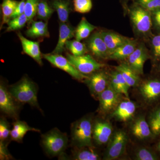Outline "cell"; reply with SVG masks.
<instances>
[{
  "instance_id": "obj_34",
  "label": "cell",
  "mask_w": 160,
  "mask_h": 160,
  "mask_svg": "<svg viewBox=\"0 0 160 160\" xmlns=\"http://www.w3.org/2000/svg\"><path fill=\"white\" fill-rule=\"evenodd\" d=\"M133 2L152 12L160 8V0H132Z\"/></svg>"
},
{
  "instance_id": "obj_9",
  "label": "cell",
  "mask_w": 160,
  "mask_h": 160,
  "mask_svg": "<svg viewBox=\"0 0 160 160\" xmlns=\"http://www.w3.org/2000/svg\"><path fill=\"white\" fill-rule=\"evenodd\" d=\"M85 80L92 93L95 96H99L109 85V76L101 69L87 76Z\"/></svg>"
},
{
  "instance_id": "obj_20",
  "label": "cell",
  "mask_w": 160,
  "mask_h": 160,
  "mask_svg": "<svg viewBox=\"0 0 160 160\" xmlns=\"http://www.w3.org/2000/svg\"><path fill=\"white\" fill-rule=\"evenodd\" d=\"M136 105L131 101H123L119 103L114 110L113 116L120 121H128L134 114Z\"/></svg>"
},
{
  "instance_id": "obj_3",
  "label": "cell",
  "mask_w": 160,
  "mask_h": 160,
  "mask_svg": "<svg viewBox=\"0 0 160 160\" xmlns=\"http://www.w3.org/2000/svg\"><path fill=\"white\" fill-rule=\"evenodd\" d=\"M68 143L67 135L57 128L51 129L42 136V146L46 153L51 156H57L63 153Z\"/></svg>"
},
{
  "instance_id": "obj_21",
  "label": "cell",
  "mask_w": 160,
  "mask_h": 160,
  "mask_svg": "<svg viewBox=\"0 0 160 160\" xmlns=\"http://www.w3.org/2000/svg\"><path fill=\"white\" fill-rule=\"evenodd\" d=\"M12 125L13 128L10 132V139L12 141H15L18 142H22L23 138L28 132H40L39 129L30 127L24 121H17Z\"/></svg>"
},
{
  "instance_id": "obj_41",
  "label": "cell",
  "mask_w": 160,
  "mask_h": 160,
  "mask_svg": "<svg viewBox=\"0 0 160 160\" xmlns=\"http://www.w3.org/2000/svg\"><path fill=\"white\" fill-rule=\"evenodd\" d=\"M7 148L6 142L0 141V158L1 160H9L11 158Z\"/></svg>"
},
{
  "instance_id": "obj_45",
  "label": "cell",
  "mask_w": 160,
  "mask_h": 160,
  "mask_svg": "<svg viewBox=\"0 0 160 160\" xmlns=\"http://www.w3.org/2000/svg\"><path fill=\"white\" fill-rule=\"evenodd\" d=\"M158 148H159V151H160V142L159 143Z\"/></svg>"
},
{
  "instance_id": "obj_1",
  "label": "cell",
  "mask_w": 160,
  "mask_h": 160,
  "mask_svg": "<svg viewBox=\"0 0 160 160\" xmlns=\"http://www.w3.org/2000/svg\"><path fill=\"white\" fill-rule=\"evenodd\" d=\"M125 12L129 16L133 32L138 38L144 41L149 39L152 34L151 12L133 2Z\"/></svg>"
},
{
  "instance_id": "obj_29",
  "label": "cell",
  "mask_w": 160,
  "mask_h": 160,
  "mask_svg": "<svg viewBox=\"0 0 160 160\" xmlns=\"http://www.w3.org/2000/svg\"><path fill=\"white\" fill-rule=\"evenodd\" d=\"M66 48L75 56H80L89 52L86 44L76 39L67 41Z\"/></svg>"
},
{
  "instance_id": "obj_25",
  "label": "cell",
  "mask_w": 160,
  "mask_h": 160,
  "mask_svg": "<svg viewBox=\"0 0 160 160\" xmlns=\"http://www.w3.org/2000/svg\"><path fill=\"white\" fill-rule=\"evenodd\" d=\"M97 28L96 26L89 22L86 18L83 17L75 29V38L81 41L89 37L92 32Z\"/></svg>"
},
{
  "instance_id": "obj_27",
  "label": "cell",
  "mask_w": 160,
  "mask_h": 160,
  "mask_svg": "<svg viewBox=\"0 0 160 160\" xmlns=\"http://www.w3.org/2000/svg\"><path fill=\"white\" fill-rule=\"evenodd\" d=\"M82 149L75 151L73 159L77 160H99V155L91 147H81Z\"/></svg>"
},
{
  "instance_id": "obj_11",
  "label": "cell",
  "mask_w": 160,
  "mask_h": 160,
  "mask_svg": "<svg viewBox=\"0 0 160 160\" xmlns=\"http://www.w3.org/2000/svg\"><path fill=\"white\" fill-rule=\"evenodd\" d=\"M12 96L4 83L0 84V109L10 117L17 118L18 108Z\"/></svg>"
},
{
  "instance_id": "obj_16",
  "label": "cell",
  "mask_w": 160,
  "mask_h": 160,
  "mask_svg": "<svg viewBox=\"0 0 160 160\" xmlns=\"http://www.w3.org/2000/svg\"><path fill=\"white\" fill-rule=\"evenodd\" d=\"M100 32L109 50V54L130 39L111 30H101Z\"/></svg>"
},
{
  "instance_id": "obj_19",
  "label": "cell",
  "mask_w": 160,
  "mask_h": 160,
  "mask_svg": "<svg viewBox=\"0 0 160 160\" xmlns=\"http://www.w3.org/2000/svg\"><path fill=\"white\" fill-rule=\"evenodd\" d=\"M50 5L57 12L60 22H68L69 15L72 11L70 0H52Z\"/></svg>"
},
{
  "instance_id": "obj_33",
  "label": "cell",
  "mask_w": 160,
  "mask_h": 160,
  "mask_svg": "<svg viewBox=\"0 0 160 160\" xmlns=\"http://www.w3.org/2000/svg\"><path fill=\"white\" fill-rule=\"evenodd\" d=\"M74 11L81 13L89 12L92 9L91 0H73Z\"/></svg>"
},
{
  "instance_id": "obj_10",
  "label": "cell",
  "mask_w": 160,
  "mask_h": 160,
  "mask_svg": "<svg viewBox=\"0 0 160 160\" xmlns=\"http://www.w3.org/2000/svg\"><path fill=\"white\" fill-rule=\"evenodd\" d=\"M127 136L123 131L117 132L112 139L111 142L106 152V160L116 159L124 152L127 144Z\"/></svg>"
},
{
  "instance_id": "obj_32",
  "label": "cell",
  "mask_w": 160,
  "mask_h": 160,
  "mask_svg": "<svg viewBox=\"0 0 160 160\" xmlns=\"http://www.w3.org/2000/svg\"><path fill=\"white\" fill-rule=\"evenodd\" d=\"M39 1L40 0H26L24 13L27 17L29 22H31L32 19L36 16Z\"/></svg>"
},
{
  "instance_id": "obj_8",
  "label": "cell",
  "mask_w": 160,
  "mask_h": 160,
  "mask_svg": "<svg viewBox=\"0 0 160 160\" xmlns=\"http://www.w3.org/2000/svg\"><path fill=\"white\" fill-rule=\"evenodd\" d=\"M85 44L88 51L95 57L100 59H108L109 50L102 37L100 30L92 33L86 40Z\"/></svg>"
},
{
  "instance_id": "obj_15",
  "label": "cell",
  "mask_w": 160,
  "mask_h": 160,
  "mask_svg": "<svg viewBox=\"0 0 160 160\" xmlns=\"http://www.w3.org/2000/svg\"><path fill=\"white\" fill-rule=\"evenodd\" d=\"M112 133V126L107 122L98 121L92 128V137L99 145L107 143L111 137Z\"/></svg>"
},
{
  "instance_id": "obj_17",
  "label": "cell",
  "mask_w": 160,
  "mask_h": 160,
  "mask_svg": "<svg viewBox=\"0 0 160 160\" xmlns=\"http://www.w3.org/2000/svg\"><path fill=\"white\" fill-rule=\"evenodd\" d=\"M138 40L130 38L122 45L118 47L109 54L108 59L115 60H126L135 50L138 44Z\"/></svg>"
},
{
  "instance_id": "obj_7",
  "label": "cell",
  "mask_w": 160,
  "mask_h": 160,
  "mask_svg": "<svg viewBox=\"0 0 160 160\" xmlns=\"http://www.w3.org/2000/svg\"><path fill=\"white\" fill-rule=\"evenodd\" d=\"M151 58L149 49L145 43L139 42L135 50L126 59V63L138 74H143L144 65L146 61Z\"/></svg>"
},
{
  "instance_id": "obj_5",
  "label": "cell",
  "mask_w": 160,
  "mask_h": 160,
  "mask_svg": "<svg viewBox=\"0 0 160 160\" xmlns=\"http://www.w3.org/2000/svg\"><path fill=\"white\" fill-rule=\"evenodd\" d=\"M66 58L78 71L84 75L92 74L105 66L104 64L98 62L92 56L88 54L75 56L67 53Z\"/></svg>"
},
{
  "instance_id": "obj_42",
  "label": "cell",
  "mask_w": 160,
  "mask_h": 160,
  "mask_svg": "<svg viewBox=\"0 0 160 160\" xmlns=\"http://www.w3.org/2000/svg\"><path fill=\"white\" fill-rule=\"evenodd\" d=\"M26 2V0H22L19 2L17 7L16 8L13 14L12 15L11 19L18 17L21 15L24 14L25 12Z\"/></svg>"
},
{
  "instance_id": "obj_36",
  "label": "cell",
  "mask_w": 160,
  "mask_h": 160,
  "mask_svg": "<svg viewBox=\"0 0 160 160\" xmlns=\"http://www.w3.org/2000/svg\"><path fill=\"white\" fill-rule=\"evenodd\" d=\"M11 130L9 123L6 119L1 118L0 120V141L6 142L10 136Z\"/></svg>"
},
{
  "instance_id": "obj_4",
  "label": "cell",
  "mask_w": 160,
  "mask_h": 160,
  "mask_svg": "<svg viewBox=\"0 0 160 160\" xmlns=\"http://www.w3.org/2000/svg\"><path fill=\"white\" fill-rule=\"evenodd\" d=\"M92 125L91 119L83 118L72 124L71 136L73 144L78 147L92 146Z\"/></svg>"
},
{
  "instance_id": "obj_38",
  "label": "cell",
  "mask_w": 160,
  "mask_h": 160,
  "mask_svg": "<svg viewBox=\"0 0 160 160\" xmlns=\"http://www.w3.org/2000/svg\"><path fill=\"white\" fill-rule=\"evenodd\" d=\"M152 29L156 32H160V8L151 12Z\"/></svg>"
},
{
  "instance_id": "obj_43",
  "label": "cell",
  "mask_w": 160,
  "mask_h": 160,
  "mask_svg": "<svg viewBox=\"0 0 160 160\" xmlns=\"http://www.w3.org/2000/svg\"><path fill=\"white\" fill-rule=\"evenodd\" d=\"M130 1V0H120V2L122 4L123 9H124V12H125L128 8V6H129L128 5V3Z\"/></svg>"
},
{
  "instance_id": "obj_24",
  "label": "cell",
  "mask_w": 160,
  "mask_h": 160,
  "mask_svg": "<svg viewBox=\"0 0 160 160\" xmlns=\"http://www.w3.org/2000/svg\"><path fill=\"white\" fill-rule=\"evenodd\" d=\"M132 133L141 139L149 137L151 134L150 126L143 118H140L135 122L132 128Z\"/></svg>"
},
{
  "instance_id": "obj_22",
  "label": "cell",
  "mask_w": 160,
  "mask_h": 160,
  "mask_svg": "<svg viewBox=\"0 0 160 160\" xmlns=\"http://www.w3.org/2000/svg\"><path fill=\"white\" fill-rule=\"evenodd\" d=\"M110 83L112 88L120 94L129 97V86L122 74L117 70L112 71L110 75Z\"/></svg>"
},
{
  "instance_id": "obj_2",
  "label": "cell",
  "mask_w": 160,
  "mask_h": 160,
  "mask_svg": "<svg viewBox=\"0 0 160 160\" xmlns=\"http://www.w3.org/2000/svg\"><path fill=\"white\" fill-rule=\"evenodd\" d=\"M9 90L14 99L19 102L38 108L37 86L27 76H24L17 83L10 86Z\"/></svg>"
},
{
  "instance_id": "obj_28",
  "label": "cell",
  "mask_w": 160,
  "mask_h": 160,
  "mask_svg": "<svg viewBox=\"0 0 160 160\" xmlns=\"http://www.w3.org/2000/svg\"><path fill=\"white\" fill-rule=\"evenodd\" d=\"M149 46L150 57L155 60H160V32H156L147 40Z\"/></svg>"
},
{
  "instance_id": "obj_13",
  "label": "cell",
  "mask_w": 160,
  "mask_h": 160,
  "mask_svg": "<svg viewBox=\"0 0 160 160\" xmlns=\"http://www.w3.org/2000/svg\"><path fill=\"white\" fill-rule=\"evenodd\" d=\"M75 28L70 23L59 22V34L57 44L53 51V54H61L65 50L66 42L75 37Z\"/></svg>"
},
{
  "instance_id": "obj_44",
  "label": "cell",
  "mask_w": 160,
  "mask_h": 160,
  "mask_svg": "<svg viewBox=\"0 0 160 160\" xmlns=\"http://www.w3.org/2000/svg\"><path fill=\"white\" fill-rule=\"evenodd\" d=\"M159 64L158 69L160 71V60H159Z\"/></svg>"
},
{
  "instance_id": "obj_31",
  "label": "cell",
  "mask_w": 160,
  "mask_h": 160,
  "mask_svg": "<svg viewBox=\"0 0 160 160\" xmlns=\"http://www.w3.org/2000/svg\"><path fill=\"white\" fill-rule=\"evenodd\" d=\"M28 22V18L25 13L18 17L11 19L7 23L6 32L16 31L22 29Z\"/></svg>"
},
{
  "instance_id": "obj_30",
  "label": "cell",
  "mask_w": 160,
  "mask_h": 160,
  "mask_svg": "<svg viewBox=\"0 0 160 160\" xmlns=\"http://www.w3.org/2000/svg\"><path fill=\"white\" fill-rule=\"evenodd\" d=\"M54 11V9L48 4L46 0H40L36 16L39 19L48 22Z\"/></svg>"
},
{
  "instance_id": "obj_18",
  "label": "cell",
  "mask_w": 160,
  "mask_h": 160,
  "mask_svg": "<svg viewBox=\"0 0 160 160\" xmlns=\"http://www.w3.org/2000/svg\"><path fill=\"white\" fill-rule=\"evenodd\" d=\"M140 91L145 100H155L160 96V80L151 79L145 81L140 87Z\"/></svg>"
},
{
  "instance_id": "obj_35",
  "label": "cell",
  "mask_w": 160,
  "mask_h": 160,
  "mask_svg": "<svg viewBox=\"0 0 160 160\" xmlns=\"http://www.w3.org/2000/svg\"><path fill=\"white\" fill-rule=\"evenodd\" d=\"M149 126L152 132L154 134L160 133V109L156 111L152 116L149 122Z\"/></svg>"
},
{
  "instance_id": "obj_37",
  "label": "cell",
  "mask_w": 160,
  "mask_h": 160,
  "mask_svg": "<svg viewBox=\"0 0 160 160\" xmlns=\"http://www.w3.org/2000/svg\"><path fill=\"white\" fill-rule=\"evenodd\" d=\"M135 158L138 160H155L157 159L156 157L149 149L140 148L138 149L135 154Z\"/></svg>"
},
{
  "instance_id": "obj_40",
  "label": "cell",
  "mask_w": 160,
  "mask_h": 160,
  "mask_svg": "<svg viewBox=\"0 0 160 160\" xmlns=\"http://www.w3.org/2000/svg\"><path fill=\"white\" fill-rule=\"evenodd\" d=\"M28 37L32 38H49L50 36L48 28L41 29L37 31L29 33H26Z\"/></svg>"
},
{
  "instance_id": "obj_26",
  "label": "cell",
  "mask_w": 160,
  "mask_h": 160,
  "mask_svg": "<svg viewBox=\"0 0 160 160\" xmlns=\"http://www.w3.org/2000/svg\"><path fill=\"white\" fill-rule=\"evenodd\" d=\"M19 2L15 0H3L2 4V18L1 25V29L5 24H7L11 19V16L13 14L16 8L17 7Z\"/></svg>"
},
{
  "instance_id": "obj_6",
  "label": "cell",
  "mask_w": 160,
  "mask_h": 160,
  "mask_svg": "<svg viewBox=\"0 0 160 160\" xmlns=\"http://www.w3.org/2000/svg\"><path fill=\"white\" fill-rule=\"evenodd\" d=\"M43 58L51 63L52 66L63 70L70 75L75 79L79 81L85 80L87 78L85 75L78 71L77 69L72 65L67 58L64 57L61 54H43Z\"/></svg>"
},
{
  "instance_id": "obj_23",
  "label": "cell",
  "mask_w": 160,
  "mask_h": 160,
  "mask_svg": "<svg viewBox=\"0 0 160 160\" xmlns=\"http://www.w3.org/2000/svg\"><path fill=\"white\" fill-rule=\"evenodd\" d=\"M125 79L129 87L137 86L140 81L139 75L135 72L126 63L120 64L116 67Z\"/></svg>"
},
{
  "instance_id": "obj_39",
  "label": "cell",
  "mask_w": 160,
  "mask_h": 160,
  "mask_svg": "<svg viewBox=\"0 0 160 160\" xmlns=\"http://www.w3.org/2000/svg\"><path fill=\"white\" fill-rule=\"evenodd\" d=\"M48 28V23L47 22H43L42 21H34L31 22V26L29 29L25 32L26 33L37 31L41 29Z\"/></svg>"
},
{
  "instance_id": "obj_14",
  "label": "cell",
  "mask_w": 160,
  "mask_h": 160,
  "mask_svg": "<svg viewBox=\"0 0 160 160\" xmlns=\"http://www.w3.org/2000/svg\"><path fill=\"white\" fill-rule=\"evenodd\" d=\"M17 35L22 44L24 53L32 58L40 66H42V58L43 57L40 51L39 42L28 39L23 36L20 32H18Z\"/></svg>"
},
{
  "instance_id": "obj_12",
  "label": "cell",
  "mask_w": 160,
  "mask_h": 160,
  "mask_svg": "<svg viewBox=\"0 0 160 160\" xmlns=\"http://www.w3.org/2000/svg\"><path fill=\"white\" fill-rule=\"evenodd\" d=\"M119 94L111 86L110 83L108 87L99 96L100 108L104 112L111 111L119 103Z\"/></svg>"
}]
</instances>
